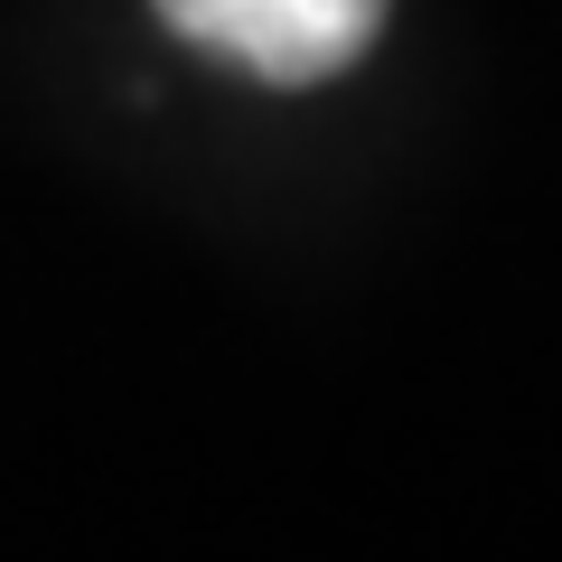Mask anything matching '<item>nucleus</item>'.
<instances>
[{
  "mask_svg": "<svg viewBox=\"0 0 562 562\" xmlns=\"http://www.w3.org/2000/svg\"><path fill=\"white\" fill-rule=\"evenodd\" d=\"M150 10L169 20V38L262 85H319L357 66L384 29V0H150Z\"/></svg>",
  "mask_w": 562,
  "mask_h": 562,
  "instance_id": "f257e3e1",
  "label": "nucleus"
}]
</instances>
